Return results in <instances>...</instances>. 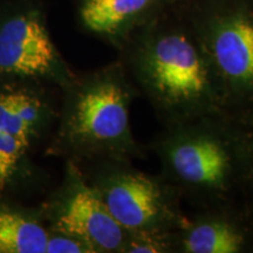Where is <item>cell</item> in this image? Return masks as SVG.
<instances>
[{
    "label": "cell",
    "instance_id": "obj_1",
    "mask_svg": "<svg viewBox=\"0 0 253 253\" xmlns=\"http://www.w3.org/2000/svg\"><path fill=\"white\" fill-rule=\"evenodd\" d=\"M135 33L120 48V61L162 126L227 115L219 80L191 25L156 17Z\"/></svg>",
    "mask_w": 253,
    "mask_h": 253
},
{
    "label": "cell",
    "instance_id": "obj_2",
    "mask_svg": "<svg viewBox=\"0 0 253 253\" xmlns=\"http://www.w3.org/2000/svg\"><path fill=\"white\" fill-rule=\"evenodd\" d=\"M149 148L182 201L197 209L245 201L249 126L227 115L163 126Z\"/></svg>",
    "mask_w": 253,
    "mask_h": 253
},
{
    "label": "cell",
    "instance_id": "obj_3",
    "mask_svg": "<svg viewBox=\"0 0 253 253\" xmlns=\"http://www.w3.org/2000/svg\"><path fill=\"white\" fill-rule=\"evenodd\" d=\"M59 145L74 157L144 158L130 125V107L140 97L121 61L67 86Z\"/></svg>",
    "mask_w": 253,
    "mask_h": 253
},
{
    "label": "cell",
    "instance_id": "obj_4",
    "mask_svg": "<svg viewBox=\"0 0 253 253\" xmlns=\"http://www.w3.org/2000/svg\"><path fill=\"white\" fill-rule=\"evenodd\" d=\"M191 27L219 80L230 118L253 121V0H211Z\"/></svg>",
    "mask_w": 253,
    "mask_h": 253
},
{
    "label": "cell",
    "instance_id": "obj_5",
    "mask_svg": "<svg viewBox=\"0 0 253 253\" xmlns=\"http://www.w3.org/2000/svg\"><path fill=\"white\" fill-rule=\"evenodd\" d=\"M89 182L126 232L176 231L188 221L182 198L162 176L132 166L131 160L93 161Z\"/></svg>",
    "mask_w": 253,
    "mask_h": 253
},
{
    "label": "cell",
    "instance_id": "obj_6",
    "mask_svg": "<svg viewBox=\"0 0 253 253\" xmlns=\"http://www.w3.org/2000/svg\"><path fill=\"white\" fill-rule=\"evenodd\" d=\"M50 220L53 231L77 237L94 253H122L128 235L75 166H69L67 182L53 204Z\"/></svg>",
    "mask_w": 253,
    "mask_h": 253
},
{
    "label": "cell",
    "instance_id": "obj_7",
    "mask_svg": "<svg viewBox=\"0 0 253 253\" xmlns=\"http://www.w3.org/2000/svg\"><path fill=\"white\" fill-rule=\"evenodd\" d=\"M0 73L47 78L66 87L73 81L42 21L33 13L15 15L0 26Z\"/></svg>",
    "mask_w": 253,
    "mask_h": 253
},
{
    "label": "cell",
    "instance_id": "obj_8",
    "mask_svg": "<svg viewBox=\"0 0 253 253\" xmlns=\"http://www.w3.org/2000/svg\"><path fill=\"white\" fill-rule=\"evenodd\" d=\"M176 237V253H253V211L245 201L197 209Z\"/></svg>",
    "mask_w": 253,
    "mask_h": 253
},
{
    "label": "cell",
    "instance_id": "obj_9",
    "mask_svg": "<svg viewBox=\"0 0 253 253\" xmlns=\"http://www.w3.org/2000/svg\"><path fill=\"white\" fill-rule=\"evenodd\" d=\"M162 0H84L81 19L94 33L119 48L136 31L156 18Z\"/></svg>",
    "mask_w": 253,
    "mask_h": 253
},
{
    "label": "cell",
    "instance_id": "obj_10",
    "mask_svg": "<svg viewBox=\"0 0 253 253\" xmlns=\"http://www.w3.org/2000/svg\"><path fill=\"white\" fill-rule=\"evenodd\" d=\"M50 109L42 96L30 90L0 93V131L28 148L49 119Z\"/></svg>",
    "mask_w": 253,
    "mask_h": 253
},
{
    "label": "cell",
    "instance_id": "obj_11",
    "mask_svg": "<svg viewBox=\"0 0 253 253\" xmlns=\"http://www.w3.org/2000/svg\"><path fill=\"white\" fill-rule=\"evenodd\" d=\"M49 233L23 214L0 212V253H46Z\"/></svg>",
    "mask_w": 253,
    "mask_h": 253
},
{
    "label": "cell",
    "instance_id": "obj_12",
    "mask_svg": "<svg viewBox=\"0 0 253 253\" xmlns=\"http://www.w3.org/2000/svg\"><path fill=\"white\" fill-rule=\"evenodd\" d=\"M176 231L128 232L122 253H176Z\"/></svg>",
    "mask_w": 253,
    "mask_h": 253
},
{
    "label": "cell",
    "instance_id": "obj_13",
    "mask_svg": "<svg viewBox=\"0 0 253 253\" xmlns=\"http://www.w3.org/2000/svg\"><path fill=\"white\" fill-rule=\"evenodd\" d=\"M26 149L21 142L0 131V189L4 188L14 175Z\"/></svg>",
    "mask_w": 253,
    "mask_h": 253
},
{
    "label": "cell",
    "instance_id": "obj_14",
    "mask_svg": "<svg viewBox=\"0 0 253 253\" xmlns=\"http://www.w3.org/2000/svg\"><path fill=\"white\" fill-rule=\"evenodd\" d=\"M47 253H93L88 244L77 237L67 233L53 231L48 235L46 246Z\"/></svg>",
    "mask_w": 253,
    "mask_h": 253
},
{
    "label": "cell",
    "instance_id": "obj_15",
    "mask_svg": "<svg viewBox=\"0 0 253 253\" xmlns=\"http://www.w3.org/2000/svg\"><path fill=\"white\" fill-rule=\"evenodd\" d=\"M250 134V160H249V175L245 189V203L253 211V121L248 125Z\"/></svg>",
    "mask_w": 253,
    "mask_h": 253
}]
</instances>
